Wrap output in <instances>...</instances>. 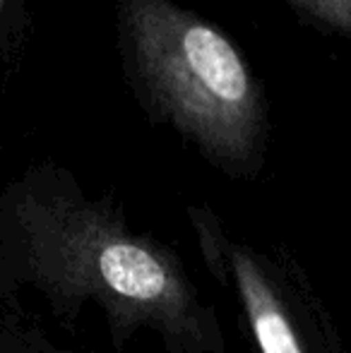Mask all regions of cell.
<instances>
[{
  "label": "cell",
  "mask_w": 351,
  "mask_h": 353,
  "mask_svg": "<svg viewBox=\"0 0 351 353\" xmlns=\"http://www.w3.org/2000/svg\"><path fill=\"white\" fill-rule=\"evenodd\" d=\"M116 48L152 123L174 128L229 176H253L263 166L270 103L224 29L174 0H116Z\"/></svg>",
  "instance_id": "2"
},
{
  "label": "cell",
  "mask_w": 351,
  "mask_h": 353,
  "mask_svg": "<svg viewBox=\"0 0 351 353\" xmlns=\"http://www.w3.org/2000/svg\"><path fill=\"white\" fill-rule=\"evenodd\" d=\"M14 8H17V0H0V46H3V39L8 34L10 14H14Z\"/></svg>",
  "instance_id": "5"
},
{
  "label": "cell",
  "mask_w": 351,
  "mask_h": 353,
  "mask_svg": "<svg viewBox=\"0 0 351 353\" xmlns=\"http://www.w3.org/2000/svg\"><path fill=\"white\" fill-rule=\"evenodd\" d=\"M231 267L239 283L241 301L248 315L258 346L263 353H303L296 330L289 320L284 303L279 301L274 286L267 279L265 270L243 248L231 250Z\"/></svg>",
  "instance_id": "3"
},
{
  "label": "cell",
  "mask_w": 351,
  "mask_h": 353,
  "mask_svg": "<svg viewBox=\"0 0 351 353\" xmlns=\"http://www.w3.org/2000/svg\"><path fill=\"white\" fill-rule=\"evenodd\" d=\"M10 212L29 272L48 293L99 303L116 334L150 325L171 344L202 341L200 303L176 257L87 200L66 171H29L12 185Z\"/></svg>",
  "instance_id": "1"
},
{
  "label": "cell",
  "mask_w": 351,
  "mask_h": 353,
  "mask_svg": "<svg viewBox=\"0 0 351 353\" xmlns=\"http://www.w3.org/2000/svg\"><path fill=\"white\" fill-rule=\"evenodd\" d=\"M301 22L351 41V0H281Z\"/></svg>",
  "instance_id": "4"
}]
</instances>
